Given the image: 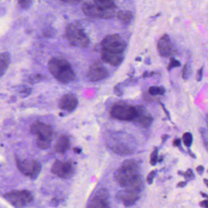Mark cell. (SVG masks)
<instances>
[{
	"instance_id": "cell-1",
	"label": "cell",
	"mask_w": 208,
	"mask_h": 208,
	"mask_svg": "<svg viewBox=\"0 0 208 208\" xmlns=\"http://www.w3.org/2000/svg\"><path fill=\"white\" fill-rule=\"evenodd\" d=\"M114 178L125 189L138 194H140L143 190V179L139 173V163L135 159L123 161L115 172Z\"/></svg>"
},
{
	"instance_id": "cell-2",
	"label": "cell",
	"mask_w": 208,
	"mask_h": 208,
	"mask_svg": "<svg viewBox=\"0 0 208 208\" xmlns=\"http://www.w3.org/2000/svg\"><path fill=\"white\" fill-rule=\"evenodd\" d=\"M48 70L54 77L63 84L71 82L75 79V73L66 59L52 57L48 62Z\"/></svg>"
},
{
	"instance_id": "cell-3",
	"label": "cell",
	"mask_w": 208,
	"mask_h": 208,
	"mask_svg": "<svg viewBox=\"0 0 208 208\" xmlns=\"http://www.w3.org/2000/svg\"><path fill=\"white\" fill-rule=\"evenodd\" d=\"M65 36L70 45L75 47L86 48L89 43V39L81 25L73 22L67 26Z\"/></svg>"
},
{
	"instance_id": "cell-4",
	"label": "cell",
	"mask_w": 208,
	"mask_h": 208,
	"mask_svg": "<svg viewBox=\"0 0 208 208\" xmlns=\"http://www.w3.org/2000/svg\"><path fill=\"white\" fill-rule=\"evenodd\" d=\"M3 197L15 208H23L33 200L31 193L27 190L12 191L3 195Z\"/></svg>"
},
{
	"instance_id": "cell-5",
	"label": "cell",
	"mask_w": 208,
	"mask_h": 208,
	"mask_svg": "<svg viewBox=\"0 0 208 208\" xmlns=\"http://www.w3.org/2000/svg\"><path fill=\"white\" fill-rule=\"evenodd\" d=\"M102 51L116 54H123L126 43L119 34H111L104 37L100 42Z\"/></svg>"
},
{
	"instance_id": "cell-6",
	"label": "cell",
	"mask_w": 208,
	"mask_h": 208,
	"mask_svg": "<svg viewBox=\"0 0 208 208\" xmlns=\"http://www.w3.org/2000/svg\"><path fill=\"white\" fill-rule=\"evenodd\" d=\"M16 164L19 171L32 180L37 179L41 170V164L36 160L24 159L21 161L16 158Z\"/></svg>"
},
{
	"instance_id": "cell-7",
	"label": "cell",
	"mask_w": 208,
	"mask_h": 208,
	"mask_svg": "<svg viewBox=\"0 0 208 208\" xmlns=\"http://www.w3.org/2000/svg\"><path fill=\"white\" fill-rule=\"evenodd\" d=\"M30 132L32 135L37 136V139L51 143L56 136L55 132L50 125L39 121H36L31 125Z\"/></svg>"
},
{
	"instance_id": "cell-8",
	"label": "cell",
	"mask_w": 208,
	"mask_h": 208,
	"mask_svg": "<svg viewBox=\"0 0 208 208\" xmlns=\"http://www.w3.org/2000/svg\"><path fill=\"white\" fill-rule=\"evenodd\" d=\"M110 114L113 118L121 121H133L136 114V109L128 105H117L111 109Z\"/></svg>"
},
{
	"instance_id": "cell-9",
	"label": "cell",
	"mask_w": 208,
	"mask_h": 208,
	"mask_svg": "<svg viewBox=\"0 0 208 208\" xmlns=\"http://www.w3.org/2000/svg\"><path fill=\"white\" fill-rule=\"evenodd\" d=\"M86 208H110V195L105 189L95 192L88 203Z\"/></svg>"
},
{
	"instance_id": "cell-10",
	"label": "cell",
	"mask_w": 208,
	"mask_h": 208,
	"mask_svg": "<svg viewBox=\"0 0 208 208\" xmlns=\"http://www.w3.org/2000/svg\"><path fill=\"white\" fill-rule=\"evenodd\" d=\"M82 9L83 12L86 16L102 19H110L114 17V11H107L99 8L94 3L85 2L82 5Z\"/></svg>"
},
{
	"instance_id": "cell-11",
	"label": "cell",
	"mask_w": 208,
	"mask_h": 208,
	"mask_svg": "<svg viewBox=\"0 0 208 208\" xmlns=\"http://www.w3.org/2000/svg\"><path fill=\"white\" fill-rule=\"evenodd\" d=\"M51 172L61 178L69 179L73 176L75 169L70 162L57 160L53 164Z\"/></svg>"
},
{
	"instance_id": "cell-12",
	"label": "cell",
	"mask_w": 208,
	"mask_h": 208,
	"mask_svg": "<svg viewBox=\"0 0 208 208\" xmlns=\"http://www.w3.org/2000/svg\"><path fill=\"white\" fill-rule=\"evenodd\" d=\"M109 76L107 70L100 63H93L87 73V77L92 82H97L106 79Z\"/></svg>"
},
{
	"instance_id": "cell-13",
	"label": "cell",
	"mask_w": 208,
	"mask_h": 208,
	"mask_svg": "<svg viewBox=\"0 0 208 208\" xmlns=\"http://www.w3.org/2000/svg\"><path fill=\"white\" fill-rule=\"evenodd\" d=\"M136 114L133 122L143 128H147L152 123L153 117L146 109L141 106L136 107Z\"/></svg>"
},
{
	"instance_id": "cell-14",
	"label": "cell",
	"mask_w": 208,
	"mask_h": 208,
	"mask_svg": "<svg viewBox=\"0 0 208 208\" xmlns=\"http://www.w3.org/2000/svg\"><path fill=\"white\" fill-rule=\"evenodd\" d=\"M157 48L159 55L162 57H168L173 54V46L169 35L164 34L159 38Z\"/></svg>"
},
{
	"instance_id": "cell-15",
	"label": "cell",
	"mask_w": 208,
	"mask_h": 208,
	"mask_svg": "<svg viewBox=\"0 0 208 208\" xmlns=\"http://www.w3.org/2000/svg\"><path fill=\"white\" fill-rule=\"evenodd\" d=\"M140 194L131 191L128 189H123L120 191L117 196V200L123 203L125 206H130L135 204V203L139 199Z\"/></svg>"
},
{
	"instance_id": "cell-16",
	"label": "cell",
	"mask_w": 208,
	"mask_h": 208,
	"mask_svg": "<svg viewBox=\"0 0 208 208\" xmlns=\"http://www.w3.org/2000/svg\"><path fill=\"white\" fill-rule=\"evenodd\" d=\"M78 100L76 96L73 93H68L65 94L60 99L59 102V107L63 110L68 113L73 112L77 107Z\"/></svg>"
},
{
	"instance_id": "cell-17",
	"label": "cell",
	"mask_w": 208,
	"mask_h": 208,
	"mask_svg": "<svg viewBox=\"0 0 208 208\" xmlns=\"http://www.w3.org/2000/svg\"><path fill=\"white\" fill-rule=\"evenodd\" d=\"M101 59L104 62L112 66H118L123 62V54H116L102 51Z\"/></svg>"
},
{
	"instance_id": "cell-18",
	"label": "cell",
	"mask_w": 208,
	"mask_h": 208,
	"mask_svg": "<svg viewBox=\"0 0 208 208\" xmlns=\"http://www.w3.org/2000/svg\"><path fill=\"white\" fill-rule=\"evenodd\" d=\"M71 144L68 136L66 135H62L57 141L54 146V150L57 153H65L70 148Z\"/></svg>"
},
{
	"instance_id": "cell-19",
	"label": "cell",
	"mask_w": 208,
	"mask_h": 208,
	"mask_svg": "<svg viewBox=\"0 0 208 208\" xmlns=\"http://www.w3.org/2000/svg\"><path fill=\"white\" fill-rule=\"evenodd\" d=\"M94 4L99 8L107 11H114L116 7L114 0H93Z\"/></svg>"
},
{
	"instance_id": "cell-20",
	"label": "cell",
	"mask_w": 208,
	"mask_h": 208,
	"mask_svg": "<svg viewBox=\"0 0 208 208\" xmlns=\"http://www.w3.org/2000/svg\"><path fill=\"white\" fill-rule=\"evenodd\" d=\"M11 62V55L8 52L0 54V76L6 73Z\"/></svg>"
},
{
	"instance_id": "cell-21",
	"label": "cell",
	"mask_w": 208,
	"mask_h": 208,
	"mask_svg": "<svg viewBox=\"0 0 208 208\" xmlns=\"http://www.w3.org/2000/svg\"><path fill=\"white\" fill-rule=\"evenodd\" d=\"M117 17L118 20L123 25L130 24L133 18V15L132 12L127 10L120 11L117 13Z\"/></svg>"
},
{
	"instance_id": "cell-22",
	"label": "cell",
	"mask_w": 208,
	"mask_h": 208,
	"mask_svg": "<svg viewBox=\"0 0 208 208\" xmlns=\"http://www.w3.org/2000/svg\"><path fill=\"white\" fill-rule=\"evenodd\" d=\"M166 92V89L163 86H152L149 88L148 93L150 94L153 96L156 95H163Z\"/></svg>"
},
{
	"instance_id": "cell-23",
	"label": "cell",
	"mask_w": 208,
	"mask_h": 208,
	"mask_svg": "<svg viewBox=\"0 0 208 208\" xmlns=\"http://www.w3.org/2000/svg\"><path fill=\"white\" fill-rule=\"evenodd\" d=\"M192 74V68L189 63H186L184 66L182 71V77L184 80H187Z\"/></svg>"
},
{
	"instance_id": "cell-24",
	"label": "cell",
	"mask_w": 208,
	"mask_h": 208,
	"mask_svg": "<svg viewBox=\"0 0 208 208\" xmlns=\"http://www.w3.org/2000/svg\"><path fill=\"white\" fill-rule=\"evenodd\" d=\"M183 140L184 146L187 147H190L193 143V136L192 133L189 132H186L183 135Z\"/></svg>"
},
{
	"instance_id": "cell-25",
	"label": "cell",
	"mask_w": 208,
	"mask_h": 208,
	"mask_svg": "<svg viewBox=\"0 0 208 208\" xmlns=\"http://www.w3.org/2000/svg\"><path fill=\"white\" fill-rule=\"evenodd\" d=\"M199 132H200V133L201 135V138H202V140H203V144L205 146V147L206 148V149L208 150V133L207 132V130L203 128V127H201L200 129H199Z\"/></svg>"
},
{
	"instance_id": "cell-26",
	"label": "cell",
	"mask_w": 208,
	"mask_h": 208,
	"mask_svg": "<svg viewBox=\"0 0 208 208\" xmlns=\"http://www.w3.org/2000/svg\"><path fill=\"white\" fill-rule=\"evenodd\" d=\"M158 161V149L155 148L150 155V164L152 166H155Z\"/></svg>"
},
{
	"instance_id": "cell-27",
	"label": "cell",
	"mask_w": 208,
	"mask_h": 208,
	"mask_svg": "<svg viewBox=\"0 0 208 208\" xmlns=\"http://www.w3.org/2000/svg\"><path fill=\"white\" fill-rule=\"evenodd\" d=\"M181 63L180 61L177 60V59H175L174 57H171L170 59V61L168 65L167 66V70L169 71H171L172 69L174 68H177V67H180L181 66Z\"/></svg>"
},
{
	"instance_id": "cell-28",
	"label": "cell",
	"mask_w": 208,
	"mask_h": 208,
	"mask_svg": "<svg viewBox=\"0 0 208 208\" xmlns=\"http://www.w3.org/2000/svg\"><path fill=\"white\" fill-rule=\"evenodd\" d=\"M33 0H18L19 6L23 9H28L32 5Z\"/></svg>"
},
{
	"instance_id": "cell-29",
	"label": "cell",
	"mask_w": 208,
	"mask_h": 208,
	"mask_svg": "<svg viewBox=\"0 0 208 208\" xmlns=\"http://www.w3.org/2000/svg\"><path fill=\"white\" fill-rule=\"evenodd\" d=\"M36 143H37V146L41 149L49 148L51 146V142L38 139H36Z\"/></svg>"
},
{
	"instance_id": "cell-30",
	"label": "cell",
	"mask_w": 208,
	"mask_h": 208,
	"mask_svg": "<svg viewBox=\"0 0 208 208\" xmlns=\"http://www.w3.org/2000/svg\"><path fill=\"white\" fill-rule=\"evenodd\" d=\"M178 173L180 174L181 175H183L184 177L187 180H191L194 179V177H195L193 172H192V171L191 169H187V171L186 172H179Z\"/></svg>"
},
{
	"instance_id": "cell-31",
	"label": "cell",
	"mask_w": 208,
	"mask_h": 208,
	"mask_svg": "<svg viewBox=\"0 0 208 208\" xmlns=\"http://www.w3.org/2000/svg\"><path fill=\"white\" fill-rule=\"evenodd\" d=\"M156 175V172L152 171L147 176V181L149 184H152Z\"/></svg>"
},
{
	"instance_id": "cell-32",
	"label": "cell",
	"mask_w": 208,
	"mask_h": 208,
	"mask_svg": "<svg viewBox=\"0 0 208 208\" xmlns=\"http://www.w3.org/2000/svg\"><path fill=\"white\" fill-rule=\"evenodd\" d=\"M203 68L204 66H201L198 71L197 74H196V80L198 82H200L202 80L203 76Z\"/></svg>"
},
{
	"instance_id": "cell-33",
	"label": "cell",
	"mask_w": 208,
	"mask_h": 208,
	"mask_svg": "<svg viewBox=\"0 0 208 208\" xmlns=\"http://www.w3.org/2000/svg\"><path fill=\"white\" fill-rule=\"evenodd\" d=\"M173 146L175 147H178L181 149V140L180 138L175 139L173 142Z\"/></svg>"
},
{
	"instance_id": "cell-34",
	"label": "cell",
	"mask_w": 208,
	"mask_h": 208,
	"mask_svg": "<svg viewBox=\"0 0 208 208\" xmlns=\"http://www.w3.org/2000/svg\"><path fill=\"white\" fill-rule=\"evenodd\" d=\"M60 203V200L57 198H54L52 199L51 200V204L54 206H57L59 205V204Z\"/></svg>"
},
{
	"instance_id": "cell-35",
	"label": "cell",
	"mask_w": 208,
	"mask_h": 208,
	"mask_svg": "<svg viewBox=\"0 0 208 208\" xmlns=\"http://www.w3.org/2000/svg\"><path fill=\"white\" fill-rule=\"evenodd\" d=\"M60 1L66 4H75L79 2L80 0H60Z\"/></svg>"
},
{
	"instance_id": "cell-36",
	"label": "cell",
	"mask_w": 208,
	"mask_h": 208,
	"mask_svg": "<svg viewBox=\"0 0 208 208\" xmlns=\"http://www.w3.org/2000/svg\"><path fill=\"white\" fill-rule=\"evenodd\" d=\"M204 171H205V169H204V167L203 166H199L196 168V171L200 175H203Z\"/></svg>"
},
{
	"instance_id": "cell-37",
	"label": "cell",
	"mask_w": 208,
	"mask_h": 208,
	"mask_svg": "<svg viewBox=\"0 0 208 208\" xmlns=\"http://www.w3.org/2000/svg\"><path fill=\"white\" fill-rule=\"evenodd\" d=\"M200 206L203 208H208V200H204L200 203Z\"/></svg>"
},
{
	"instance_id": "cell-38",
	"label": "cell",
	"mask_w": 208,
	"mask_h": 208,
	"mask_svg": "<svg viewBox=\"0 0 208 208\" xmlns=\"http://www.w3.org/2000/svg\"><path fill=\"white\" fill-rule=\"evenodd\" d=\"M161 106H162V109H163V110H164V112L166 113V115H167V116L168 117V118L169 119H171V116H170V114H169V111H168L167 110H166V107H164V105H163V104H162V103H161Z\"/></svg>"
},
{
	"instance_id": "cell-39",
	"label": "cell",
	"mask_w": 208,
	"mask_h": 208,
	"mask_svg": "<svg viewBox=\"0 0 208 208\" xmlns=\"http://www.w3.org/2000/svg\"><path fill=\"white\" fill-rule=\"evenodd\" d=\"M73 150L74 152V153H77V154H79V153H80L81 152V151H82L81 148H79V147H75V148H74Z\"/></svg>"
},
{
	"instance_id": "cell-40",
	"label": "cell",
	"mask_w": 208,
	"mask_h": 208,
	"mask_svg": "<svg viewBox=\"0 0 208 208\" xmlns=\"http://www.w3.org/2000/svg\"><path fill=\"white\" fill-rule=\"evenodd\" d=\"M186 185V181H181L179 183L177 184V187H183Z\"/></svg>"
},
{
	"instance_id": "cell-41",
	"label": "cell",
	"mask_w": 208,
	"mask_h": 208,
	"mask_svg": "<svg viewBox=\"0 0 208 208\" xmlns=\"http://www.w3.org/2000/svg\"><path fill=\"white\" fill-rule=\"evenodd\" d=\"M169 137V136L167 135H163V136L162 137V143H165L166 141V140L168 139V138Z\"/></svg>"
},
{
	"instance_id": "cell-42",
	"label": "cell",
	"mask_w": 208,
	"mask_h": 208,
	"mask_svg": "<svg viewBox=\"0 0 208 208\" xmlns=\"http://www.w3.org/2000/svg\"><path fill=\"white\" fill-rule=\"evenodd\" d=\"M203 181H204V183H205V184L206 185V186L208 187V180H207V179H204Z\"/></svg>"
},
{
	"instance_id": "cell-43",
	"label": "cell",
	"mask_w": 208,
	"mask_h": 208,
	"mask_svg": "<svg viewBox=\"0 0 208 208\" xmlns=\"http://www.w3.org/2000/svg\"><path fill=\"white\" fill-rule=\"evenodd\" d=\"M189 153H190V155H191V156H192L193 158H196V155H195L194 154H193V153H192V152L191 151H190V150H189Z\"/></svg>"
},
{
	"instance_id": "cell-44",
	"label": "cell",
	"mask_w": 208,
	"mask_h": 208,
	"mask_svg": "<svg viewBox=\"0 0 208 208\" xmlns=\"http://www.w3.org/2000/svg\"><path fill=\"white\" fill-rule=\"evenodd\" d=\"M201 196H203V197H205V198H208V195H207V194H204V193H201Z\"/></svg>"
},
{
	"instance_id": "cell-45",
	"label": "cell",
	"mask_w": 208,
	"mask_h": 208,
	"mask_svg": "<svg viewBox=\"0 0 208 208\" xmlns=\"http://www.w3.org/2000/svg\"><path fill=\"white\" fill-rule=\"evenodd\" d=\"M206 123H207V125L208 127V114L206 116Z\"/></svg>"
}]
</instances>
